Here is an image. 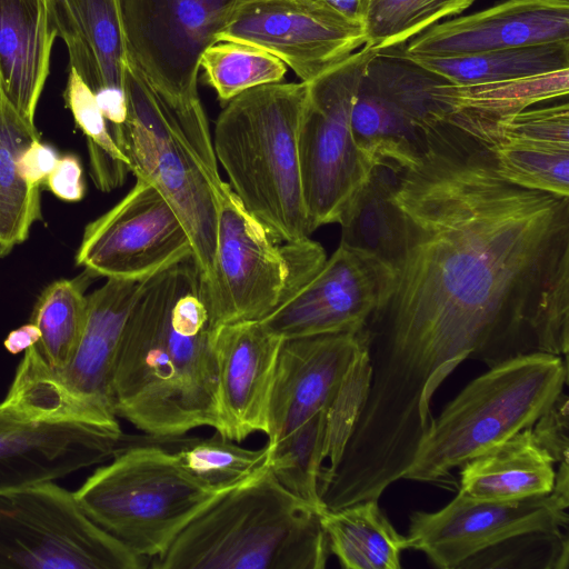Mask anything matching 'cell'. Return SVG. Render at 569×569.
Returning a JSON list of instances; mask_svg holds the SVG:
<instances>
[{
	"label": "cell",
	"mask_w": 569,
	"mask_h": 569,
	"mask_svg": "<svg viewBox=\"0 0 569 569\" xmlns=\"http://www.w3.org/2000/svg\"><path fill=\"white\" fill-rule=\"evenodd\" d=\"M395 200L406 249L366 325L370 381L352 438L410 461L461 361L550 353V315L569 300V197L505 179L487 129L449 119L401 168Z\"/></svg>",
	"instance_id": "1"
},
{
	"label": "cell",
	"mask_w": 569,
	"mask_h": 569,
	"mask_svg": "<svg viewBox=\"0 0 569 569\" xmlns=\"http://www.w3.org/2000/svg\"><path fill=\"white\" fill-rule=\"evenodd\" d=\"M217 328L189 256L152 274L127 320L112 379L114 412L146 435L223 433Z\"/></svg>",
	"instance_id": "2"
},
{
	"label": "cell",
	"mask_w": 569,
	"mask_h": 569,
	"mask_svg": "<svg viewBox=\"0 0 569 569\" xmlns=\"http://www.w3.org/2000/svg\"><path fill=\"white\" fill-rule=\"evenodd\" d=\"M330 555L320 515L269 467L219 493L152 559L156 569H323Z\"/></svg>",
	"instance_id": "3"
},
{
	"label": "cell",
	"mask_w": 569,
	"mask_h": 569,
	"mask_svg": "<svg viewBox=\"0 0 569 569\" xmlns=\"http://www.w3.org/2000/svg\"><path fill=\"white\" fill-rule=\"evenodd\" d=\"M126 122L114 142L136 178L154 186L182 221L197 267L209 280L217 246L218 201L226 182L218 171L202 104L168 103L128 60L123 71Z\"/></svg>",
	"instance_id": "4"
},
{
	"label": "cell",
	"mask_w": 569,
	"mask_h": 569,
	"mask_svg": "<svg viewBox=\"0 0 569 569\" xmlns=\"http://www.w3.org/2000/svg\"><path fill=\"white\" fill-rule=\"evenodd\" d=\"M307 90L303 81L249 89L226 103L212 136L232 191L278 243L311 233L298 154Z\"/></svg>",
	"instance_id": "5"
},
{
	"label": "cell",
	"mask_w": 569,
	"mask_h": 569,
	"mask_svg": "<svg viewBox=\"0 0 569 569\" xmlns=\"http://www.w3.org/2000/svg\"><path fill=\"white\" fill-rule=\"evenodd\" d=\"M567 380V357L546 352L490 367L433 418L403 479L445 481L453 468L532 427Z\"/></svg>",
	"instance_id": "6"
},
{
	"label": "cell",
	"mask_w": 569,
	"mask_h": 569,
	"mask_svg": "<svg viewBox=\"0 0 569 569\" xmlns=\"http://www.w3.org/2000/svg\"><path fill=\"white\" fill-rule=\"evenodd\" d=\"M221 492L200 482L147 435L122 436L112 460L73 495L96 525L150 563Z\"/></svg>",
	"instance_id": "7"
},
{
	"label": "cell",
	"mask_w": 569,
	"mask_h": 569,
	"mask_svg": "<svg viewBox=\"0 0 569 569\" xmlns=\"http://www.w3.org/2000/svg\"><path fill=\"white\" fill-rule=\"evenodd\" d=\"M376 51L362 46L307 82L298 154L310 232L339 222L375 166L356 143L351 112L360 78Z\"/></svg>",
	"instance_id": "8"
},
{
	"label": "cell",
	"mask_w": 569,
	"mask_h": 569,
	"mask_svg": "<svg viewBox=\"0 0 569 569\" xmlns=\"http://www.w3.org/2000/svg\"><path fill=\"white\" fill-rule=\"evenodd\" d=\"M138 557L96 525L73 492L44 481L0 491V569H141Z\"/></svg>",
	"instance_id": "9"
},
{
	"label": "cell",
	"mask_w": 569,
	"mask_h": 569,
	"mask_svg": "<svg viewBox=\"0 0 569 569\" xmlns=\"http://www.w3.org/2000/svg\"><path fill=\"white\" fill-rule=\"evenodd\" d=\"M369 381L366 327L283 339L271 386L267 443L321 410L357 421Z\"/></svg>",
	"instance_id": "10"
},
{
	"label": "cell",
	"mask_w": 569,
	"mask_h": 569,
	"mask_svg": "<svg viewBox=\"0 0 569 569\" xmlns=\"http://www.w3.org/2000/svg\"><path fill=\"white\" fill-rule=\"evenodd\" d=\"M217 246L204 296L216 328L259 321L270 315L301 282L292 274L286 246L241 204L229 183L218 201Z\"/></svg>",
	"instance_id": "11"
},
{
	"label": "cell",
	"mask_w": 569,
	"mask_h": 569,
	"mask_svg": "<svg viewBox=\"0 0 569 569\" xmlns=\"http://www.w3.org/2000/svg\"><path fill=\"white\" fill-rule=\"evenodd\" d=\"M230 0H119L128 60L168 103L202 104L200 57Z\"/></svg>",
	"instance_id": "12"
},
{
	"label": "cell",
	"mask_w": 569,
	"mask_h": 569,
	"mask_svg": "<svg viewBox=\"0 0 569 569\" xmlns=\"http://www.w3.org/2000/svg\"><path fill=\"white\" fill-rule=\"evenodd\" d=\"M214 39L258 46L303 82L365 46L361 23L323 0H230Z\"/></svg>",
	"instance_id": "13"
},
{
	"label": "cell",
	"mask_w": 569,
	"mask_h": 569,
	"mask_svg": "<svg viewBox=\"0 0 569 569\" xmlns=\"http://www.w3.org/2000/svg\"><path fill=\"white\" fill-rule=\"evenodd\" d=\"M131 190L87 224L77 266L107 278L139 279L192 254L189 234L164 196L136 178Z\"/></svg>",
	"instance_id": "14"
},
{
	"label": "cell",
	"mask_w": 569,
	"mask_h": 569,
	"mask_svg": "<svg viewBox=\"0 0 569 569\" xmlns=\"http://www.w3.org/2000/svg\"><path fill=\"white\" fill-rule=\"evenodd\" d=\"M569 497L556 491L511 501H482L460 492L435 512L413 511L408 548L443 569H460L473 556L511 538L568 531Z\"/></svg>",
	"instance_id": "15"
},
{
	"label": "cell",
	"mask_w": 569,
	"mask_h": 569,
	"mask_svg": "<svg viewBox=\"0 0 569 569\" xmlns=\"http://www.w3.org/2000/svg\"><path fill=\"white\" fill-rule=\"evenodd\" d=\"M389 279L375 259L340 244L317 273L260 321L281 339L357 331L366 327Z\"/></svg>",
	"instance_id": "16"
},
{
	"label": "cell",
	"mask_w": 569,
	"mask_h": 569,
	"mask_svg": "<svg viewBox=\"0 0 569 569\" xmlns=\"http://www.w3.org/2000/svg\"><path fill=\"white\" fill-rule=\"evenodd\" d=\"M150 277L107 278L87 296L86 323L72 358L63 368L50 367L58 383L89 409L97 425L117 433L121 429L113 407V372L127 320Z\"/></svg>",
	"instance_id": "17"
},
{
	"label": "cell",
	"mask_w": 569,
	"mask_h": 569,
	"mask_svg": "<svg viewBox=\"0 0 569 569\" xmlns=\"http://www.w3.org/2000/svg\"><path fill=\"white\" fill-rule=\"evenodd\" d=\"M569 42V0H505L426 29L403 47L408 57H457Z\"/></svg>",
	"instance_id": "18"
},
{
	"label": "cell",
	"mask_w": 569,
	"mask_h": 569,
	"mask_svg": "<svg viewBox=\"0 0 569 569\" xmlns=\"http://www.w3.org/2000/svg\"><path fill=\"white\" fill-rule=\"evenodd\" d=\"M122 436L83 423L26 421L0 407V491L103 462L117 452Z\"/></svg>",
	"instance_id": "19"
},
{
	"label": "cell",
	"mask_w": 569,
	"mask_h": 569,
	"mask_svg": "<svg viewBox=\"0 0 569 569\" xmlns=\"http://www.w3.org/2000/svg\"><path fill=\"white\" fill-rule=\"evenodd\" d=\"M283 339L259 321L222 325L214 335L223 433L237 442L268 431L272 379Z\"/></svg>",
	"instance_id": "20"
},
{
	"label": "cell",
	"mask_w": 569,
	"mask_h": 569,
	"mask_svg": "<svg viewBox=\"0 0 569 569\" xmlns=\"http://www.w3.org/2000/svg\"><path fill=\"white\" fill-rule=\"evenodd\" d=\"M56 37L43 0H0V94L30 126Z\"/></svg>",
	"instance_id": "21"
},
{
	"label": "cell",
	"mask_w": 569,
	"mask_h": 569,
	"mask_svg": "<svg viewBox=\"0 0 569 569\" xmlns=\"http://www.w3.org/2000/svg\"><path fill=\"white\" fill-rule=\"evenodd\" d=\"M555 462L531 427L461 466L459 492L476 500L511 501L553 490Z\"/></svg>",
	"instance_id": "22"
},
{
	"label": "cell",
	"mask_w": 569,
	"mask_h": 569,
	"mask_svg": "<svg viewBox=\"0 0 569 569\" xmlns=\"http://www.w3.org/2000/svg\"><path fill=\"white\" fill-rule=\"evenodd\" d=\"M401 168L376 163L338 222L340 244L375 259L390 277L407 241L405 216L395 200Z\"/></svg>",
	"instance_id": "23"
},
{
	"label": "cell",
	"mask_w": 569,
	"mask_h": 569,
	"mask_svg": "<svg viewBox=\"0 0 569 569\" xmlns=\"http://www.w3.org/2000/svg\"><path fill=\"white\" fill-rule=\"evenodd\" d=\"M269 447L268 467L277 481L319 515L326 509L320 498L322 468L339 461L345 440L328 410H321Z\"/></svg>",
	"instance_id": "24"
},
{
	"label": "cell",
	"mask_w": 569,
	"mask_h": 569,
	"mask_svg": "<svg viewBox=\"0 0 569 569\" xmlns=\"http://www.w3.org/2000/svg\"><path fill=\"white\" fill-rule=\"evenodd\" d=\"M330 553L346 569H399L406 536L397 532L378 500H365L320 515Z\"/></svg>",
	"instance_id": "25"
},
{
	"label": "cell",
	"mask_w": 569,
	"mask_h": 569,
	"mask_svg": "<svg viewBox=\"0 0 569 569\" xmlns=\"http://www.w3.org/2000/svg\"><path fill=\"white\" fill-rule=\"evenodd\" d=\"M40 139L36 126L23 121L0 94V257L22 243L41 218L39 187L22 177L19 158Z\"/></svg>",
	"instance_id": "26"
},
{
	"label": "cell",
	"mask_w": 569,
	"mask_h": 569,
	"mask_svg": "<svg viewBox=\"0 0 569 569\" xmlns=\"http://www.w3.org/2000/svg\"><path fill=\"white\" fill-rule=\"evenodd\" d=\"M453 86H473L569 69V42L457 57H409Z\"/></svg>",
	"instance_id": "27"
},
{
	"label": "cell",
	"mask_w": 569,
	"mask_h": 569,
	"mask_svg": "<svg viewBox=\"0 0 569 569\" xmlns=\"http://www.w3.org/2000/svg\"><path fill=\"white\" fill-rule=\"evenodd\" d=\"M68 2L99 74L98 104L103 113L118 114L126 104L123 71L128 62L119 0Z\"/></svg>",
	"instance_id": "28"
},
{
	"label": "cell",
	"mask_w": 569,
	"mask_h": 569,
	"mask_svg": "<svg viewBox=\"0 0 569 569\" xmlns=\"http://www.w3.org/2000/svg\"><path fill=\"white\" fill-rule=\"evenodd\" d=\"M569 69L473 86H442L452 114L495 123L533 104L567 97Z\"/></svg>",
	"instance_id": "29"
},
{
	"label": "cell",
	"mask_w": 569,
	"mask_h": 569,
	"mask_svg": "<svg viewBox=\"0 0 569 569\" xmlns=\"http://www.w3.org/2000/svg\"><path fill=\"white\" fill-rule=\"evenodd\" d=\"M149 437L173 452L190 475L214 490L232 489L268 467V445L257 450L247 449L217 431L208 438Z\"/></svg>",
	"instance_id": "30"
},
{
	"label": "cell",
	"mask_w": 569,
	"mask_h": 569,
	"mask_svg": "<svg viewBox=\"0 0 569 569\" xmlns=\"http://www.w3.org/2000/svg\"><path fill=\"white\" fill-rule=\"evenodd\" d=\"M0 407L26 421L99 427L89 409L58 383L34 345L24 351Z\"/></svg>",
	"instance_id": "31"
},
{
	"label": "cell",
	"mask_w": 569,
	"mask_h": 569,
	"mask_svg": "<svg viewBox=\"0 0 569 569\" xmlns=\"http://www.w3.org/2000/svg\"><path fill=\"white\" fill-rule=\"evenodd\" d=\"M87 296L78 281L61 279L50 283L39 296L30 322L40 331L34 345L52 369L67 366L83 332Z\"/></svg>",
	"instance_id": "32"
},
{
	"label": "cell",
	"mask_w": 569,
	"mask_h": 569,
	"mask_svg": "<svg viewBox=\"0 0 569 569\" xmlns=\"http://www.w3.org/2000/svg\"><path fill=\"white\" fill-rule=\"evenodd\" d=\"M199 63L206 82L224 102L249 89L281 82L288 71L284 62L272 53L236 40L210 44Z\"/></svg>",
	"instance_id": "33"
},
{
	"label": "cell",
	"mask_w": 569,
	"mask_h": 569,
	"mask_svg": "<svg viewBox=\"0 0 569 569\" xmlns=\"http://www.w3.org/2000/svg\"><path fill=\"white\" fill-rule=\"evenodd\" d=\"M476 0H363L365 46L381 50L415 38L442 18L461 13Z\"/></svg>",
	"instance_id": "34"
},
{
	"label": "cell",
	"mask_w": 569,
	"mask_h": 569,
	"mask_svg": "<svg viewBox=\"0 0 569 569\" xmlns=\"http://www.w3.org/2000/svg\"><path fill=\"white\" fill-rule=\"evenodd\" d=\"M63 99L87 138L94 186L103 192L118 188L130 171L128 160L113 141L94 93L73 68L69 69Z\"/></svg>",
	"instance_id": "35"
},
{
	"label": "cell",
	"mask_w": 569,
	"mask_h": 569,
	"mask_svg": "<svg viewBox=\"0 0 569 569\" xmlns=\"http://www.w3.org/2000/svg\"><path fill=\"white\" fill-rule=\"evenodd\" d=\"M487 131L501 177L523 188L569 196V146L498 141L488 126Z\"/></svg>",
	"instance_id": "36"
},
{
	"label": "cell",
	"mask_w": 569,
	"mask_h": 569,
	"mask_svg": "<svg viewBox=\"0 0 569 569\" xmlns=\"http://www.w3.org/2000/svg\"><path fill=\"white\" fill-rule=\"evenodd\" d=\"M568 560L567 531L533 532L493 546L467 560L461 568L567 569Z\"/></svg>",
	"instance_id": "37"
},
{
	"label": "cell",
	"mask_w": 569,
	"mask_h": 569,
	"mask_svg": "<svg viewBox=\"0 0 569 569\" xmlns=\"http://www.w3.org/2000/svg\"><path fill=\"white\" fill-rule=\"evenodd\" d=\"M490 131L498 141L569 146V104L529 107L492 123Z\"/></svg>",
	"instance_id": "38"
},
{
	"label": "cell",
	"mask_w": 569,
	"mask_h": 569,
	"mask_svg": "<svg viewBox=\"0 0 569 569\" xmlns=\"http://www.w3.org/2000/svg\"><path fill=\"white\" fill-rule=\"evenodd\" d=\"M50 18L68 49L70 68H73L93 93L100 90V79L83 40L68 0H43Z\"/></svg>",
	"instance_id": "39"
},
{
	"label": "cell",
	"mask_w": 569,
	"mask_h": 569,
	"mask_svg": "<svg viewBox=\"0 0 569 569\" xmlns=\"http://www.w3.org/2000/svg\"><path fill=\"white\" fill-rule=\"evenodd\" d=\"M568 397L561 392L550 408L531 427L538 442L547 450L555 465L569 467Z\"/></svg>",
	"instance_id": "40"
},
{
	"label": "cell",
	"mask_w": 569,
	"mask_h": 569,
	"mask_svg": "<svg viewBox=\"0 0 569 569\" xmlns=\"http://www.w3.org/2000/svg\"><path fill=\"white\" fill-rule=\"evenodd\" d=\"M46 183L49 190L63 201L81 200L86 189L82 166L78 157L73 154L60 157Z\"/></svg>",
	"instance_id": "41"
},
{
	"label": "cell",
	"mask_w": 569,
	"mask_h": 569,
	"mask_svg": "<svg viewBox=\"0 0 569 569\" xmlns=\"http://www.w3.org/2000/svg\"><path fill=\"white\" fill-rule=\"evenodd\" d=\"M59 156L57 151L40 141L33 140L19 158L22 177L33 187H40L56 167Z\"/></svg>",
	"instance_id": "42"
},
{
	"label": "cell",
	"mask_w": 569,
	"mask_h": 569,
	"mask_svg": "<svg viewBox=\"0 0 569 569\" xmlns=\"http://www.w3.org/2000/svg\"><path fill=\"white\" fill-rule=\"evenodd\" d=\"M40 339L38 327L29 322L9 332L3 341L4 348L12 355L26 351Z\"/></svg>",
	"instance_id": "43"
},
{
	"label": "cell",
	"mask_w": 569,
	"mask_h": 569,
	"mask_svg": "<svg viewBox=\"0 0 569 569\" xmlns=\"http://www.w3.org/2000/svg\"><path fill=\"white\" fill-rule=\"evenodd\" d=\"M348 18L360 22L363 0H323Z\"/></svg>",
	"instance_id": "44"
}]
</instances>
